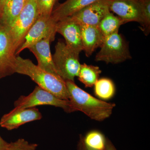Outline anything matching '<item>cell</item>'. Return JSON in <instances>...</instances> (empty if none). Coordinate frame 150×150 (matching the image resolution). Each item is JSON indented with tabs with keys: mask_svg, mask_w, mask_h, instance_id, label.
<instances>
[{
	"mask_svg": "<svg viewBox=\"0 0 150 150\" xmlns=\"http://www.w3.org/2000/svg\"><path fill=\"white\" fill-rule=\"evenodd\" d=\"M65 82L69 93V100L75 111H81L93 120L98 121L107 119L112 114L115 104L94 97L80 88L74 82Z\"/></svg>",
	"mask_w": 150,
	"mask_h": 150,
	"instance_id": "cell-1",
	"label": "cell"
},
{
	"mask_svg": "<svg viewBox=\"0 0 150 150\" xmlns=\"http://www.w3.org/2000/svg\"><path fill=\"white\" fill-rule=\"evenodd\" d=\"M16 73L29 77L38 86L58 98L69 100V93L65 81L59 75L40 69L30 59L16 56Z\"/></svg>",
	"mask_w": 150,
	"mask_h": 150,
	"instance_id": "cell-2",
	"label": "cell"
},
{
	"mask_svg": "<svg viewBox=\"0 0 150 150\" xmlns=\"http://www.w3.org/2000/svg\"><path fill=\"white\" fill-rule=\"evenodd\" d=\"M100 48L96 56V62L118 64L132 58L128 43L118 32L104 37Z\"/></svg>",
	"mask_w": 150,
	"mask_h": 150,
	"instance_id": "cell-3",
	"label": "cell"
},
{
	"mask_svg": "<svg viewBox=\"0 0 150 150\" xmlns=\"http://www.w3.org/2000/svg\"><path fill=\"white\" fill-rule=\"evenodd\" d=\"M79 56L63 41L56 43L53 62L58 75L65 81L74 82L75 78L78 77L81 65Z\"/></svg>",
	"mask_w": 150,
	"mask_h": 150,
	"instance_id": "cell-4",
	"label": "cell"
},
{
	"mask_svg": "<svg viewBox=\"0 0 150 150\" xmlns=\"http://www.w3.org/2000/svg\"><path fill=\"white\" fill-rule=\"evenodd\" d=\"M38 16L36 0H27L22 10L8 27L15 54Z\"/></svg>",
	"mask_w": 150,
	"mask_h": 150,
	"instance_id": "cell-5",
	"label": "cell"
},
{
	"mask_svg": "<svg viewBox=\"0 0 150 150\" xmlns=\"http://www.w3.org/2000/svg\"><path fill=\"white\" fill-rule=\"evenodd\" d=\"M42 105L60 108L68 113L75 111L69 100L58 98L38 86L28 95L21 96L14 103V108H30Z\"/></svg>",
	"mask_w": 150,
	"mask_h": 150,
	"instance_id": "cell-6",
	"label": "cell"
},
{
	"mask_svg": "<svg viewBox=\"0 0 150 150\" xmlns=\"http://www.w3.org/2000/svg\"><path fill=\"white\" fill-rule=\"evenodd\" d=\"M56 22L51 16H38L36 21L28 30L23 43L16 52V55L39 40L51 37L55 40Z\"/></svg>",
	"mask_w": 150,
	"mask_h": 150,
	"instance_id": "cell-7",
	"label": "cell"
},
{
	"mask_svg": "<svg viewBox=\"0 0 150 150\" xmlns=\"http://www.w3.org/2000/svg\"><path fill=\"white\" fill-rule=\"evenodd\" d=\"M16 60L8 28L0 25V79L15 74Z\"/></svg>",
	"mask_w": 150,
	"mask_h": 150,
	"instance_id": "cell-8",
	"label": "cell"
},
{
	"mask_svg": "<svg viewBox=\"0 0 150 150\" xmlns=\"http://www.w3.org/2000/svg\"><path fill=\"white\" fill-rule=\"evenodd\" d=\"M56 31L64 37L67 47L79 56L83 51L80 25L68 17L57 22Z\"/></svg>",
	"mask_w": 150,
	"mask_h": 150,
	"instance_id": "cell-9",
	"label": "cell"
},
{
	"mask_svg": "<svg viewBox=\"0 0 150 150\" xmlns=\"http://www.w3.org/2000/svg\"><path fill=\"white\" fill-rule=\"evenodd\" d=\"M42 118V114L36 107L14 108L10 112L3 115L0 120V126L11 131L28 122L40 120Z\"/></svg>",
	"mask_w": 150,
	"mask_h": 150,
	"instance_id": "cell-10",
	"label": "cell"
},
{
	"mask_svg": "<svg viewBox=\"0 0 150 150\" xmlns=\"http://www.w3.org/2000/svg\"><path fill=\"white\" fill-rule=\"evenodd\" d=\"M108 8L125 23L137 22L141 24L142 13L139 0H106Z\"/></svg>",
	"mask_w": 150,
	"mask_h": 150,
	"instance_id": "cell-11",
	"label": "cell"
},
{
	"mask_svg": "<svg viewBox=\"0 0 150 150\" xmlns=\"http://www.w3.org/2000/svg\"><path fill=\"white\" fill-rule=\"evenodd\" d=\"M109 11L106 0H100L70 17L79 24L97 26L103 17Z\"/></svg>",
	"mask_w": 150,
	"mask_h": 150,
	"instance_id": "cell-12",
	"label": "cell"
},
{
	"mask_svg": "<svg viewBox=\"0 0 150 150\" xmlns=\"http://www.w3.org/2000/svg\"><path fill=\"white\" fill-rule=\"evenodd\" d=\"M53 41L51 37L46 38L34 43L28 49L36 57L38 67L48 72L59 75L50 50V43Z\"/></svg>",
	"mask_w": 150,
	"mask_h": 150,
	"instance_id": "cell-13",
	"label": "cell"
},
{
	"mask_svg": "<svg viewBox=\"0 0 150 150\" xmlns=\"http://www.w3.org/2000/svg\"><path fill=\"white\" fill-rule=\"evenodd\" d=\"M83 51L87 57H90L102 45L104 36L98 26L80 25Z\"/></svg>",
	"mask_w": 150,
	"mask_h": 150,
	"instance_id": "cell-14",
	"label": "cell"
},
{
	"mask_svg": "<svg viewBox=\"0 0 150 150\" xmlns=\"http://www.w3.org/2000/svg\"><path fill=\"white\" fill-rule=\"evenodd\" d=\"M99 1L100 0H66L54 9L51 16L57 22Z\"/></svg>",
	"mask_w": 150,
	"mask_h": 150,
	"instance_id": "cell-15",
	"label": "cell"
},
{
	"mask_svg": "<svg viewBox=\"0 0 150 150\" xmlns=\"http://www.w3.org/2000/svg\"><path fill=\"white\" fill-rule=\"evenodd\" d=\"M27 0H7L0 18V25L9 27L22 10Z\"/></svg>",
	"mask_w": 150,
	"mask_h": 150,
	"instance_id": "cell-16",
	"label": "cell"
},
{
	"mask_svg": "<svg viewBox=\"0 0 150 150\" xmlns=\"http://www.w3.org/2000/svg\"><path fill=\"white\" fill-rule=\"evenodd\" d=\"M125 23L110 11L105 14L100 21L98 27L104 37L118 32L121 25Z\"/></svg>",
	"mask_w": 150,
	"mask_h": 150,
	"instance_id": "cell-17",
	"label": "cell"
},
{
	"mask_svg": "<svg viewBox=\"0 0 150 150\" xmlns=\"http://www.w3.org/2000/svg\"><path fill=\"white\" fill-rule=\"evenodd\" d=\"M101 73L99 67L83 64L81 65L78 77L86 87H92L98 80Z\"/></svg>",
	"mask_w": 150,
	"mask_h": 150,
	"instance_id": "cell-18",
	"label": "cell"
},
{
	"mask_svg": "<svg viewBox=\"0 0 150 150\" xmlns=\"http://www.w3.org/2000/svg\"><path fill=\"white\" fill-rule=\"evenodd\" d=\"M94 91L96 96L100 99L109 100L115 94V85L110 79L102 78L98 80L95 84Z\"/></svg>",
	"mask_w": 150,
	"mask_h": 150,
	"instance_id": "cell-19",
	"label": "cell"
},
{
	"mask_svg": "<svg viewBox=\"0 0 150 150\" xmlns=\"http://www.w3.org/2000/svg\"><path fill=\"white\" fill-rule=\"evenodd\" d=\"M82 139L85 145L89 148L96 150H105L106 139L99 131H90L85 137L82 136Z\"/></svg>",
	"mask_w": 150,
	"mask_h": 150,
	"instance_id": "cell-20",
	"label": "cell"
},
{
	"mask_svg": "<svg viewBox=\"0 0 150 150\" xmlns=\"http://www.w3.org/2000/svg\"><path fill=\"white\" fill-rule=\"evenodd\" d=\"M142 13V30L147 35L150 31V0H139Z\"/></svg>",
	"mask_w": 150,
	"mask_h": 150,
	"instance_id": "cell-21",
	"label": "cell"
},
{
	"mask_svg": "<svg viewBox=\"0 0 150 150\" xmlns=\"http://www.w3.org/2000/svg\"><path fill=\"white\" fill-rule=\"evenodd\" d=\"M38 145L30 143L23 139H19L14 142L9 143L4 150H36Z\"/></svg>",
	"mask_w": 150,
	"mask_h": 150,
	"instance_id": "cell-22",
	"label": "cell"
},
{
	"mask_svg": "<svg viewBox=\"0 0 150 150\" xmlns=\"http://www.w3.org/2000/svg\"><path fill=\"white\" fill-rule=\"evenodd\" d=\"M58 0H36L39 16H51L54 5Z\"/></svg>",
	"mask_w": 150,
	"mask_h": 150,
	"instance_id": "cell-23",
	"label": "cell"
},
{
	"mask_svg": "<svg viewBox=\"0 0 150 150\" xmlns=\"http://www.w3.org/2000/svg\"><path fill=\"white\" fill-rule=\"evenodd\" d=\"M77 150H96L87 147L83 143L82 139V135H80L79 139L78 142Z\"/></svg>",
	"mask_w": 150,
	"mask_h": 150,
	"instance_id": "cell-24",
	"label": "cell"
},
{
	"mask_svg": "<svg viewBox=\"0 0 150 150\" xmlns=\"http://www.w3.org/2000/svg\"><path fill=\"white\" fill-rule=\"evenodd\" d=\"M105 150H117L111 141L108 139H106Z\"/></svg>",
	"mask_w": 150,
	"mask_h": 150,
	"instance_id": "cell-25",
	"label": "cell"
},
{
	"mask_svg": "<svg viewBox=\"0 0 150 150\" xmlns=\"http://www.w3.org/2000/svg\"><path fill=\"white\" fill-rule=\"evenodd\" d=\"M9 143L6 142L0 136V150H4L7 147Z\"/></svg>",
	"mask_w": 150,
	"mask_h": 150,
	"instance_id": "cell-26",
	"label": "cell"
},
{
	"mask_svg": "<svg viewBox=\"0 0 150 150\" xmlns=\"http://www.w3.org/2000/svg\"><path fill=\"white\" fill-rule=\"evenodd\" d=\"M7 1V0H0V15H1L4 5Z\"/></svg>",
	"mask_w": 150,
	"mask_h": 150,
	"instance_id": "cell-27",
	"label": "cell"
},
{
	"mask_svg": "<svg viewBox=\"0 0 150 150\" xmlns=\"http://www.w3.org/2000/svg\"><path fill=\"white\" fill-rule=\"evenodd\" d=\"M0 18H1V15H0Z\"/></svg>",
	"mask_w": 150,
	"mask_h": 150,
	"instance_id": "cell-28",
	"label": "cell"
}]
</instances>
